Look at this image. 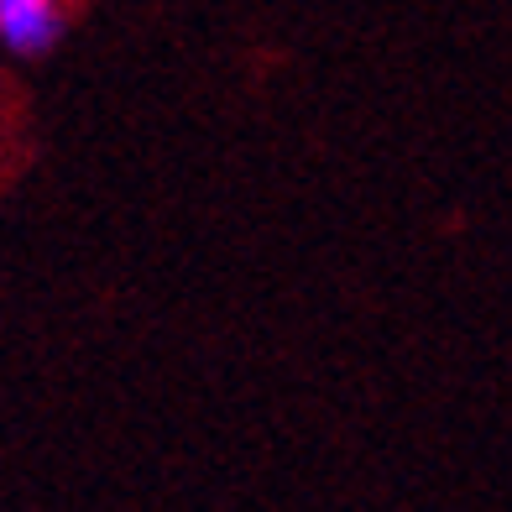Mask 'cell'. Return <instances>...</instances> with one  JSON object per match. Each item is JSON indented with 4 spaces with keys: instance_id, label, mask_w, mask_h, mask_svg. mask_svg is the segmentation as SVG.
<instances>
[{
    "instance_id": "6da1fadb",
    "label": "cell",
    "mask_w": 512,
    "mask_h": 512,
    "mask_svg": "<svg viewBox=\"0 0 512 512\" xmlns=\"http://www.w3.org/2000/svg\"><path fill=\"white\" fill-rule=\"evenodd\" d=\"M63 0H0V48L16 58H48L63 42Z\"/></svg>"
}]
</instances>
